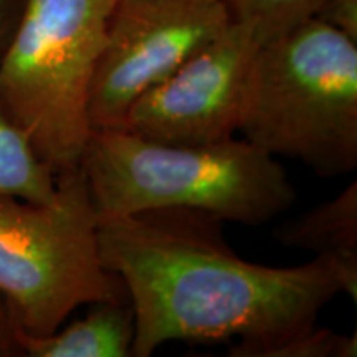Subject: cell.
<instances>
[{
	"instance_id": "cell-12",
	"label": "cell",
	"mask_w": 357,
	"mask_h": 357,
	"mask_svg": "<svg viewBox=\"0 0 357 357\" xmlns=\"http://www.w3.org/2000/svg\"><path fill=\"white\" fill-rule=\"evenodd\" d=\"M356 334H337L331 329L312 326L305 333L268 347L258 357H356Z\"/></svg>"
},
{
	"instance_id": "cell-13",
	"label": "cell",
	"mask_w": 357,
	"mask_h": 357,
	"mask_svg": "<svg viewBox=\"0 0 357 357\" xmlns=\"http://www.w3.org/2000/svg\"><path fill=\"white\" fill-rule=\"evenodd\" d=\"M314 17L357 43V0H326Z\"/></svg>"
},
{
	"instance_id": "cell-5",
	"label": "cell",
	"mask_w": 357,
	"mask_h": 357,
	"mask_svg": "<svg viewBox=\"0 0 357 357\" xmlns=\"http://www.w3.org/2000/svg\"><path fill=\"white\" fill-rule=\"evenodd\" d=\"M98 213L82 167L56 176L43 204L0 197V294L20 329L43 337L93 303H128L98 247Z\"/></svg>"
},
{
	"instance_id": "cell-8",
	"label": "cell",
	"mask_w": 357,
	"mask_h": 357,
	"mask_svg": "<svg viewBox=\"0 0 357 357\" xmlns=\"http://www.w3.org/2000/svg\"><path fill=\"white\" fill-rule=\"evenodd\" d=\"M273 236L283 247L312 252L333 260L357 293V182L337 197L281 222Z\"/></svg>"
},
{
	"instance_id": "cell-2",
	"label": "cell",
	"mask_w": 357,
	"mask_h": 357,
	"mask_svg": "<svg viewBox=\"0 0 357 357\" xmlns=\"http://www.w3.org/2000/svg\"><path fill=\"white\" fill-rule=\"evenodd\" d=\"M82 171L98 213L190 208L243 225H265L291 207L296 190L284 167L245 139L176 146L123 128L95 129Z\"/></svg>"
},
{
	"instance_id": "cell-4",
	"label": "cell",
	"mask_w": 357,
	"mask_h": 357,
	"mask_svg": "<svg viewBox=\"0 0 357 357\" xmlns=\"http://www.w3.org/2000/svg\"><path fill=\"white\" fill-rule=\"evenodd\" d=\"M116 0H22L0 52V102L58 174L91 136L88 96Z\"/></svg>"
},
{
	"instance_id": "cell-6",
	"label": "cell",
	"mask_w": 357,
	"mask_h": 357,
	"mask_svg": "<svg viewBox=\"0 0 357 357\" xmlns=\"http://www.w3.org/2000/svg\"><path fill=\"white\" fill-rule=\"evenodd\" d=\"M225 0H116L88 96L91 129L121 128L128 109L231 24Z\"/></svg>"
},
{
	"instance_id": "cell-15",
	"label": "cell",
	"mask_w": 357,
	"mask_h": 357,
	"mask_svg": "<svg viewBox=\"0 0 357 357\" xmlns=\"http://www.w3.org/2000/svg\"><path fill=\"white\" fill-rule=\"evenodd\" d=\"M22 0H0V50L10 35L17 17H19Z\"/></svg>"
},
{
	"instance_id": "cell-11",
	"label": "cell",
	"mask_w": 357,
	"mask_h": 357,
	"mask_svg": "<svg viewBox=\"0 0 357 357\" xmlns=\"http://www.w3.org/2000/svg\"><path fill=\"white\" fill-rule=\"evenodd\" d=\"M231 19L252 25L266 40L281 35L316 13L326 0H225Z\"/></svg>"
},
{
	"instance_id": "cell-3",
	"label": "cell",
	"mask_w": 357,
	"mask_h": 357,
	"mask_svg": "<svg viewBox=\"0 0 357 357\" xmlns=\"http://www.w3.org/2000/svg\"><path fill=\"white\" fill-rule=\"evenodd\" d=\"M238 132L321 177L357 167V43L311 17L266 40L250 65Z\"/></svg>"
},
{
	"instance_id": "cell-9",
	"label": "cell",
	"mask_w": 357,
	"mask_h": 357,
	"mask_svg": "<svg viewBox=\"0 0 357 357\" xmlns=\"http://www.w3.org/2000/svg\"><path fill=\"white\" fill-rule=\"evenodd\" d=\"M84 318L43 337L19 329L25 357H131L134 311L131 303H93Z\"/></svg>"
},
{
	"instance_id": "cell-14",
	"label": "cell",
	"mask_w": 357,
	"mask_h": 357,
	"mask_svg": "<svg viewBox=\"0 0 357 357\" xmlns=\"http://www.w3.org/2000/svg\"><path fill=\"white\" fill-rule=\"evenodd\" d=\"M19 329L10 306L0 294V357H25L19 342Z\"/></svg>"
},
{
	"instance_id": "cell-10",
	"label": "cell",
	"mask_w": 357,
	"mask_h": 357,
	"mask_svg": "<svg viewBox=\"0 0 357 357\" xmlns=\"http://www.w3.org/2000/svg\"><path fill=\"white\" fill-rule=\"evenodd\" d=\"M55 190V172L40 159L26 134L8 118L0 102V197L43 204Z\"/></svg>"
},
{
	"instance_id": "cell-1",
	"label": "cell",
	"mask_w": 357,
	"mask_h": 357,
	"mask_svg": "<svg viewBox=\"0 0 357 357\" xmlns=\"http://www.w3.org/2000/svg\"><path fill=\"white\" fill-rule=\"evenodd\" d=\"M223 222L190 208L100 215L98 247L123 280L134 311L132 357H149L171 341L238 337L231 357L268 347L316 326L337 294L357 300L329 258L266 266L242 258L225 240Z\"/></svg>"
},
{
	"instance_id": "cell-7",
	"label": "cell",
	"mask_w": 357,
	"mask_h": 357,
	"mask_svg": "<svg viewBox=\"0 0 357 357\" xmlns=\"http://www.w3.org/2000/svg\"><path fill=\"white\" fill-rule=\"evenodd\" d=\"M263 38L231 20L215 40L132 102L123 129L162 144H211L235 137L242 93Z\"/></svg>"
}]
</instances>
